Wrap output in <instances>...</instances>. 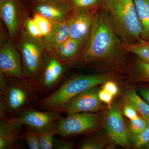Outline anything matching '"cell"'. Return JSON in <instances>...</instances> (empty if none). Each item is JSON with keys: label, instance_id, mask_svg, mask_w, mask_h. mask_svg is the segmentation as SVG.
Instances as JSON below:
<instances>
[{"label": "cell", "instance_id": "obj_10", "mask_svg": "<svg viewBox=\"0 0 149 149\" xmlns=\"http://www.w3.org/2000/svg\"><path fill=\"white\" fill-rule=\"evenodd\" d=\"M31 8L53 22H65L68 19L72 8L69 0H42L32 1Z\"/></svg>", "mask_w": 149, "mask_h": 149}, {"label": "cell", "instance_id": "obj_16", "mask_svg": "<svg viewBox=\"0 0 149 149\" xmlns=\"http://www.w3.org/2000/svg\"><path fill=\"white\" fill-rule=\"evenodd\" d=\"M70 38V30L67 21L53 22L50 33L43 38L46 51L50 56L54 55L59 46Z\"/></svg>", "mask_w": 149, "mask_h": 149}, {"label": "cell", "instance_id": "obj_6", "mask_svg": "<svg viewBox=\"0 0 149 149\" xmlns=\"http://www.w3.org/2000/svg\"><path fill=\"white\" fill-rule=\"evenodd\" d=\"M98 123L97 115L90 112L78 113L68 115L58 123L55 129L56 135L63 139L90 133L95 130Z\"/></svg>", "mask_w": 149, "mask_h": 149}, {"label": "cell", "instance_id": "obj_9", "mask_svg": "<svg viewBox=\"0 0 149 149\" xmlns=\"http://www.w3.org/2000/svg\"><path fill=\"white\" fill-rule=\"evenodd\" d=\"M63 112L41 110L31 106L13 119L23 125L32 127L38 132L54 131L58 123L63 117Z\"/></svg>", "mask_w": 149, "mask_h": 149}, {"label": "cell", "instance_id": "obj_31", "mask_svg": "<svg viewBox=\"0 0 149 149\" xmlns=\"http://www.w3.org/2000/svg\"><path fill=\"white\" fill-rule=\"evenodd\" d=\"M103 89L113 96L117 95L118 89L117 85L112 81L108 80L104 85Z\"/></svg>", "mask_w": 149, "mask_h": 149}, {"label": "cell", "instance_id": "obj_26", "mask_svg": "<svg viewBox=\"0 0 149 149\" xmlns=\"http://www.w3.org/2000/svg\"><path fill=\"white\" fill-rule=\"evenodd\" d=\"M72 9H88L100 7L102 0H69Z\"/></svg>", "mask_w": 149, "mask_h": 149}, {"label": "cell", "instance_id": "obj_5", "mask_svg": "<svg viewBox=\"0 0 149 149\" xmlns=\"http://www.w3.org/2000/svg\"><path fill=\"white\" fill-rule=\"evenodd\" d=\"M25 80L35 88L45 63L43 38H36L22 29L18 43Z\"/></svg>", "mask_w": 149, "mask_h": 149}, {"label": "cell", "instance_id": "obj_20", "mask_svg": "<svg viewBox=\"0 0 149 149\" xmlns=\"http://www.w3.org/2000/svg\"><path fill=\"white\" fill-rule=\"evenodd\" d=\"M40 149H52L54 145V131L37 132Z\"/></svg>", "mask_w": 149, "mask_h": 149}, {"label": "cell", "instance_id": "obj_29", "mask_svg": "<svg viewBox=\"0 0 149 149\" xmlns=\"http://www.w3.org/2000/svg\"><path fill=\"white\" fill-rule=\"evenodd\" d=\"M138 112L133 105L127 102L123 109V113L126 117L130 120L136 119L139 116Z\"/></svg>", "mask_w": 149, "mask_h": 149}, {"label": "cell", "instance_id": "obj_19", "mask_svg": "<svg viewBox=\"0 0 149 149\" xmlns=\"http://www.w3.org/2000/svg\"><path fill=\"white\" fill-rule=\"evenodd\" d=\"M126 98L127 101L136 108L141 116L149 120V104L145 100L141 98L134 91L127 93Z\"/></svg>", "mask_w": 149, "mask_h": 149}, {"label": "cell", "instance_id": "obj_8", "mask_svg": "<svg viewBox=\"0 0 149 149\" xmlns=\"http://www.w3.org/2000/svg\"><path fill=\"white\" fill-rule=\"evenodd\" d=\"M100 7L74 9L70 15L67 20L70 37L78 42L82 47L88 42L96 13Z\"/></svg>", "mask_w": 149, "mask_h": 149}, {"label": "cell", "instance_id": "obj_25", "mask_svg": "<svg viewBox=\"0 0 149 149\" xmlns=\"http://www.w3.org/2000/svg\"><path fill=\"white\" fill-rule=\"evenodd\" d=\"M105 143L100 139L94 137H88L80 142L78 148L80 149H101Z\"/></svg>", "mask_w": 149, "mask_h": 149}, {"label": "cell", "instance_id": "obj_21", "mask_svg": "<svg viewBox=\"0 0 149 149\" xmlns=\"http://www.w3.org/2000/svg\"><path fill=\"white\" fill-rule=\"evenodd\" d=\"M25 126L23 132V139L30 149H40L37 131L29 126Z\"/></svg>", "mask_w": 149, "mask_h": 149}, {"label": "cell", "instance_id": "obj_18", "mask_svg": "<svg viewBox=\"0 0 149 149\" xmlns=\"http://www.w3.org/2000/svg\"><path fill=\"white\" fill-rule=\"evenodd\" d=\"M141 26V39L149 41V0H133Z\"/></svg>", "mask_w": 149, "mask_h": 149}, {"label": "cell", "instance_id": "obj_11", "mask_svg": "<svg viewBox=\"0 0 149 149\" xmlns=\"http://www.w3.org/2000/svg\"><path fill=\"white\" fill-rule=\"evenodd\" d=\"M0 73L8 77L26 80L21 55L11 42H6L1 46Z\"/></svg>", "mask_w": 149, "mask_h": 149}, {"label": "cell", "instance_id": "obj_17", "mask_svg": "<svg viewBox=\"0 0 149 149\" xmlns=\"http://www.w3.org/2000/svg\"><path fill=\"white\" fill-rule=\"evenodd\" d=\"M82 47L78 42L70 37L59 46L54 56L62 62L67 63L77 57Z\"/></svg>", "mask_w": 149, "mask_h": 149}, {"label": "cell", "instance_id": "obj_35", "mask_svg": "<svg viewBox=\"0 0 149 149\" xmlns=\"http://www.w3.org/2000/svg\"><path fill=\"white\" fill-rule=\"evenodd\" d=\"M42 1V0H32V1Z\"/></svg>", "mask_w": 149, "mask_h": 149}, {"label": "cell", "instance_id": "obj_4", "mask_svg": "<svg viewBox=\"0 0 149 149\" xmlns=\"http://www.w3.org/2000/svg\"><path fill=\"white\" fill-rule=\"evenodd\" d=\"M109 79L110 76L108 74L73 76L64 81L53 93L40 99L32 105L41 110L61 111L70 100L84 91L104 84Z\"/></svg>", "mask_w": 149, "mask_h": 149}, {"label": "cell", "instance_id": "obj_33", "mask_svg": "<svg viewBox=\"0 0 149 149\" xmlns=\"http://www.w3.org/2000/svg\"><path fill=\"white\" fill-rule=\"evenodd\" d=\"M139 89L141 95L149 104V88L141 87Z\"/></svg>", "mask_w": 149, "mask_h": 149}, {"label": "cell", "instance_id": "obj_24", "mask_svg": "<svg viewBox=\"0 0 149 149\" xmlns=\"http://www.w3.org/2000/svg\"><path fill=\"white\" fill-rule=\"evenodd\" d=\"M147 120L148 124L146 128L141 133L133 135L132 137L133 146L137 148H144L149 144V120Z\"/></svg>", "mask_w": 149, "mask_h": 149}, {"label": "cell", "instance_id": "obj_14", "mask_svg": "<svg viewBox=\"0 0 149 149\" xmlns=\"http://www.w3.org/2000/svg\"><path fill=\"white\" fill-rule=\"evenodd\" d=\"M0 15L11 40H15L20 25V8L17 0H0Z\"/></svg>", "mask_w": 149, "mask_h": 149}, {"label": "cell", "instance_id": "obj_2", "mask_svg": "<svg viewBox=\"0 0 149 149\" xmlns=\"http://www.w3.org/2000/svg\"><path fill=\"white\" fill-rule=\"evenodd\" d=\"M101 6L122 45H134L142 41L141 24L133 0H102Z\"/></svg>", "mask_w": 149, "mask_h": 149}, {"label": "cell", "instance_id": "obj_23", "mask_svg": "<svg viewBox=\"0 0 149 149\" xmlns=\"http://www.w3.org/2000/svg\"><path fill=\"white\" fill-rule=\"evenodd\" d=\"M135 70L139 80L149 83V63L138 57L135 62Z\"/></svg>", "mask_w": 149, "mask_h": 149}, {"label": "cell", "instance_id": "obj_13", "mask_svg": "<svg viewBox=\"0 0 149 149\" xmlns=\"http://www.w3.org/2000/svg\"><path fill=\"white\" fill-rule=\"evenodd\" d=\"M95 88L78 94L65 104L61 111L68 115L78 113L97 111L101 109L98 92Z\"/></svg>", "mask_w": 149, "mask_h": 149}, {"label": "cell", "instance_id": "obj_22", "mask_svg": "<svg viewBox=\"0 0 149 149\" xmlns=\"http://www.w3.org/2000/svg\"><path fill=\"white\" fill-rule=\"evenodd\" d=\"M33 18L40 29L43 38L50 33L53 27V22L40 14L35 13Z\"/></svg>", "mask_w": 149, "mask_h": 149}, {"label": "cell", "instance_id": "obj_34", "mask_svg": "<svg viewBox=\"0 0 149 149\" xmlns=\"http://www.w3.org/2000/svg\"><path fill=\"white\" fill-rule=\"evenodd\" d=\"M144 148L149 149V144H148V145H147V146H146L145 147V148Z\"/></svg>", "mask_w": 149, "mask_h": 149}, {"label": "cell", "instance_id": "obj_15", "mask_svg": "<svg viewBox=\"0 0 149 149\" xmlns=\"http://www.w3.org/2000/svg\"><path fill=\"white\" fill-rule=\"evenodd\" d=\"M23 124L14 119L0 121V149L13 148L14 144L23 139Z\"/></svg>", "mask_w": 149, "mask_h": 149}, {"label": "cell", "instance_id": "obj_1", "mask_svg": "<svg viewBox=\"0 0 149 149\" xmlns=\"http://www.w3.org/2000/svg\"><path fill=\"white\" fill-rule=\"evenodd\" d=\"M0 73V119H15L39 100L40 95L26 80Z\"/></svg>", "mask_w": 149, "mask_h": 149}, {"label": "cell", "instance_id": "obj_12", "mask_svg": "<svg viewBox=\"0 0 149 149\" xmlns=\"http://www.w3.org/2000/svg\"><path fill=\"white\" fill-rule=\"evenodd\" d=\"M105 128L111 139L124 148L130 146V137L120 110L113 107L109 110L105 118Z\"/></svg>", "mask_w": 149, "mask_h": 149}, {"label": "cell", "instance_id": "obj_3", "mask_svg": "<svg viewBox=\"0 0 149 149\" xmlns=\"http://www.w3.org/2000/svg\"><path fill=\"white\" fill-rule=\"evenodd\" d=\"M117 36L106 12L100 6L83 52L84 60L91 63L114 55L119 47Z\"/></svg>", "mask_w": 149, "mask_h": 149}, {"label": "cell", "instance_id": "obj_7", "mask_svg": "<svg viewBox=\"0 0 149 149\" xmlns=\"http://www.w3.org/2000/svg\"><path fill=\"white\" fill-rule=\"evenodd\" d=\"M65 63L53 56L50 55L44 63L35 89L39 95L47 97L63 83Z\"/></svg>", "mask_w": 149, "mask_h": 149}, {"label": "cell", "instance_id": "obj_32", "mask_svg": "<svg viewBox=\"0 0 149 149\" xmlns=\"http://www.w3.org/2000/svg\"><path fill=\"white\" fill-rule=\"evenodd\" d=\"M98 96L101 101L105 103L108 105H110L113 97L108 92H107L103 88L99 91Z\"/></svg>", "mask_w": 149, "mask_h": 149}, {"label": "cell", "instance_id": "obj_28", "mask_svg": "<svg viewBox=\"0 0 149 149\" xmlns=\"http://www.w3.org/2000/svg\"><path fill=\"white\" fill-rule=\"evenodd\" d=\"M26 31L29 35L36 38H43L42 35L34 18H27L24 23Z\"/></svg>", "mask_w": 149, "mask_h": 149}, {"label": "cell", "instance_id": "obj_27", "mask_svg": "<svg viewBox=\"0 0 149 149\" xmlns=\"http://www.w3.org/2000/svg\"><path fill=\"white\" fill-rule=\"evenodd\" d=\"M148 120L143 116L130 120L129 122V128L133 135H137L143 131L148 126Z\"/></svg>", "mask_w": 149, "mask_h": 149}, {"label": "cell", "instance_id": "obj_30", "mask_svg": "<svg viewBox=\"0 0 149 149\" xmlns=\"http://www.w3.org/2000/svg\"><path fill=\"white\" fill-rule=\"evenodd\" d=\"M68 139H55L54 148L58 149H71L74 148V144Z\"/></svg>", "mask_w": 149, "mask_h": 149}]
</instances>
